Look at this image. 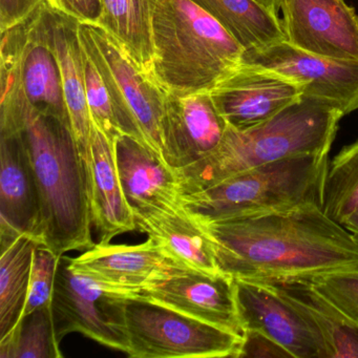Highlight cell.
Masks as SVG:
<instances>
[{
	"label": "cell",
	"instance_id": "obj_1",
	"mask_svg": "<svg viewBox=\"0 0 358 358\" xmlns=\"http://www.w3.org/2000/svg\"><path fill=\"white\" fill-rule=\"evenodd\" d=\"M198 224L234 280H314L358 267V245L318 204Z\"/></svg>",
	"mask_w": 358,
	"mask_h": 358
},
{
	"label": "cell",
	"instance_id": "obj_2",
	"mask_svg": "<svg viewBox=\"0 0 358 358\" xmlns=\"http://www.w3.org/2000/svg\"><path fill=\"white\" fill-rule=\"evenodd\" d=\"M20 133L41 202L43 246L62 255L95 246L89 175L70 123L26 103L0 106V135Z\"/></svg>",
	"mask_w": 358,
	"mask_h": 358
},
{
	"label": "cell",
	"instance_id": "obj_3",
	"mask_svg": "<svg viewBox=\"0 0 358 358\" xmlns=\"http://www.w3.org/2000/svg\"><path fill=\"white\" fill-rule=\"evenodd\" d=\"M341 110L303 96L267 122L247 131L228 127L220 145L190 166L176 171L180 196L284 159L329 155Z\"/></svg>",
	"mask_w": 358,
	"mask_h": 358
},
{
	"label": "cell",
	"instance_id": "obj_4",
	"mask_svg": "<svg viewBox=\"0 0 358 358\" xmlns=\"http://www.w3.org/2000/svg\"><path fill=\"white\" fill-rule=\"evenodd\" d=\"M152 78L167 94L209 92L242 62L245 50L192 0H157Z\"/></svg>",
	"mask_w": 358,
	"mask_h": 358
},
{
	"label": "cell",
	"instance_id": "obj_5",
	"mask_svg": "<svg viewBox=\"0 0 358 358\" xmlns=\"http://www.w3.org/2000/svg\"><path fill=\"white\" fill-rule=\"evenodd\" d=\"M328 155L284 159L180 196L182 209L196 223L286 210L306 204L322 207Z\"/></svg>",
	"mask_w": 358,
	"mask_h": 358
},
{
	"label": "cell",
	"instance_id": "obj_6",
	"mask_svg": "<svg viewBox=\"0 0 358 358\" xmlns=\"http://www.w3.org/2000/svg\"><path fill=\"white\" fill-rule=\"evenodd\" d=\"M112 306L131 358H238L242 335L161 303L114 294Z\"/></svg>",
	"mask_w": 358,
	"mask_h": 358
},
{
	"label": "cell",
	"instance_id": "obj_7",
	"mask_svg": "<svg viewBox=\"0 0 358 358\" xmlns=\"http://www.w3.org/2000/svg\"><path fill=\"white\" fill-rule=\"evenodd\" d=\"M79 37L108 87L121 134L136 138L163 159L166 92L101 27L79 22Z\"/></svg>",
	"mask_w": 358,
	"mask_h": 358
},
{
	"label": "cell",
	"instance_id": "obj_8",
	"mask_svg": "<svg viewBox=\"0 0 358 358\" xmlns=\"http://www.w3.org/2000/svg\"><path fill=\"white\" fill-rule=\"evenodd\" d=\"M1 103H26L70 123L62 72L48 38L43 3L1 31Z\"/></svg>",
	"mask_w": 358,
	"mask_h": 358
},
{
	"label": "cell",
	"instance_id": "obj_9",
	"mask_svg": "<svg viewBox=\"0 0 358 358\" xmlns=\"http://www.w3.org/2000/svg\"><path fill=\"white\" fill-rule=\"evenodd\" d=\"M114 293L93 278L73 270L72 257L62 255L52 297L56 341L81 333L96 343L129 353V341L112 307Z\"/></svg>",
	"mask_w": 358,
	"mask_h": 358
},
{
	"label": "cell",
	"instance_id": "obj_10",
	"mask_svg": "<svg viewBox=\"0 0 358 358\" xmlns=\"http://www.w3.org/2000/svg\"><path fill=\"white\" fill-rule=\"evenodd\" d=\"M242 62L288 77L301 85L303 96L330 104L343 116L358 110V60L313 55L282 41L245 52Z\"/></svg>",
	"mask_w": 358,
	"mask_h": 358
},
{
	"label": "cell",
	"instance_id": "obj_11",
	"mask_svg": "<svg viewBox=\"0 0 358 358\" xmlns=\"http://www.w3.org/2000/svg\"><path fill=\"white\" fill-rule=\"evenodd\" d=\"M228 127L247 131L303 97L301 85L259 64L241 62L209 91Z\"/></svg>",
	"mask_w": 358,
	"mask_h": 358
},
{
	"label": "cell",
	"instance_id": "obj_12",
	"mask_svg": "<svg viewBox=\"0 0 358 358\" xmlns=\"http://www.w3.org/2000/svg\"><path fill=\"white\" fill-rule=\"evenodd\" d=\"M286 41L313 55L358 60V15L345 0H280Z\"/></svg>",
	"mask_w": 358,
	"mask_h": 358
},
{
	"label": "cell",
	"instance_id": "obj_13",
	"mask_svg": "<svg viewBox=\"0 0 358 358\" xmlns=\"http://www.w3.org/2000/svg\"><path fill=\"white\" fill-rule=\"evenodd\" d=\"M72 268L121 296H131L158 280L190 269L148 238L138 245L99 242L78 257H72Z\"/></svg>",
	"mask_w": 358,
	"mask_h": 358
},
{
	"label": "cell",
	"instance_id": "obj_14",
	"mask_svg": "<svg viewBox=\"0 0 358 358\" xmlns=\"http://www.w3.org/2000/svg\"><path fill=\"white\" fill-rule=\"evenodd\" d=\"M134 297L161 303L176 311L242 335L234 280L224 273L184 269L138 291Z\"/></svg>",
	"mask_w": 358,
	"mask_h": 358
},
{
	"label": "cell",
	"instance_id": "obj_15",
	"mask_svg": "<svg viewBox=\"0 0 358 358\" xmlns=\"http://www.w3.org/2000/svg\"><path fill=\"white\" fill-rule=\"evenodd\" d=\"M234 284L243 331L269 337L292 358H327L320 335L270 285L249 280H234Z\"/></svg>",
	"mask_w": 358,
	"mask_h": 358
},
{
	"label": "cell",
	"instance_id": "obj_16",
	"mask_svg": "<svg viewBox=\"0 0 358 358\" xmlns=\"http://www.w3.org/2000/svg\"><path fill=\"white\" fill-rule=\"evenodd\" d=\"M227 127L209 92L167 94L163 160L175 171L190 166L220 145Z\"/></svg>",
	"mask_w": 358,
	"mask_h": 358
},
{
	"label": "cell",
	"instance_id": "obj_17",
	"mask_svg": "<svg viewBox=\"0 0 358 358\" xmlns=\"http://www.w3.org/2000/svg\"><path fill=\"white\" fill-rule=\"evenodd\" d=\"M41 202L20 133L0 135V249L22 234L39 242ZM41 243V242H39Z\"/></svg>",
	"mask_w": 358,
	"mask_h": 358
},
{
	"label": "cell",
	"instance_id": "obj_18",
	"mask_svg": "<svg viewBox=\"0 0 358 358\" xmlns=\"http://www.w3.org/2000/svg\"><path fill=\"white\" fill-rule=\"evenodd\" d=\"M48 38L62 72L64 98L75 141L90 175L92 119L85 96V53L79 37V22L43 3Z\"/></svg>",
	"mask_w": 358,
	"mask_h": 358
},
{
	"label": "cell",
	"instance_id": "obj_19",
	"mask_svg": "<svg viewBox=\"0 0 358 358\" xmlns=\"http://www.w3.org/2000/svg\"><path fill=\"white\" fill-rule=\"evenodd\" d=\"M119 179L134 213L180 205V185L176 171L136 138L115 139Z\"/></svg>",
	"mask_w": 358,
	"mask_h": 358
},
{
	"label": "cell",
	"instance_id": "obj_20",
	"mask_svg": "<svg viewBox=\"0 0 358 358\" xmlns=\"http://www.w3.org/2000/svg\"><path fill=\"white\" fill-rule=\"evenodd\" d=\"M89 184L92 222L100 243H110L119 234L137 229L135 213L119 179L115 141L93 122Z\"/></svg>",
	"mask_w": 358,
	"mask_h": 358
},
{
	"label": "cell",
	"instance_id": "obj_21",
	"mask_svg": "<svg viewBox=\"0 0 358 358\" xmlns=\"http://www.w3.org/2000/svg\"><path fill=\"white\" fill-rule=\"evenodd\" d=\"M136 226L165 253L182 265L206 272L222 273L206 234L181 205L135 213Z\"/></svg>",
	"mask_w": 358,
	"mask_h": 358
},
{
	"label": "cell",
	"instance_id": "obj_22",
	"mask_svg": "<svg viewBox=\"0 0 358 358\" xmlns=\"http://www.w3.org/2000/svg\"><path fill=\"white\" fill-rule=\"evenodd\" d=\"M301 314L320 335L327 358H358V330L322 296L312 280L264 282Z\"/></svg>",
	"mask_w": 358,
	"mask_h": 358
},
{
	"label": "cell",
	"instance_id": "obj_23",
	"mask_svg": "<svg viewBox=\"0 0 358 358\" xmlns=\"http://www.w3.org/2000/svg\"><path fill=\"white\" fill-rule=\"evenodd\" d=\"M100 3L98 26L112 35L138 66L152 78V20L157 0H100Z\"/></svg>",
	"mask_w": 358,
	"mask_h": 358
},
{
	"label": "cell",
	"instance_id": "obj_24",
	"mask_svg": "<svg viewBox=\"0 0 358 358\" xmlns=\"http://www.w3.org/2000/svg\"><path fill=\"white\" fill-rule=\"evenodd\" d=\"M219 22L245 52L286 41L278 15L255 0H192Z\"/></svg>",
	"mask_w": 358,
	"mask_h": 358
},
{
	"label": "cell",
	"instance_id": "obj_25",
	"mask_svg": "<svg viewBox=\"0 0 358 358\" xmlns=\"http://www.w3.org/2000/svg\"><path fill=\"white\" fill-rule=\"evenodd\" d=\"M36 238L22 234L1 249L0 255V339L20 322L30 288Z\"/></svg>",
	"mask_w": 358,
	"mask_h": 358
},
{
	"label": "cell",
	"instance_id": "obj_26",
	"mask_svg": "<svg viewBox=\"0 0 358 358\" xmlns=\"http://www.w3.org/2000/svg\"><path fill=\"white\" fill-rule=\"evenodd\" d=\"M50 306L24 316L5 338L0 339V358H62Z\"/></svg>",
	"mask_w": 358,
	"mask_h": 358
},
{
	"label": "cell",
	"instance_id": "obj_27",
	"mask_svg": "<svg viewBox=\"0 0 358 358\" xmlns=\"http://www.w3.org/2000/svg\"><path fill=\"white\" fill-rule=\"evenodd\" d=\"M322 209L343 225L358 209V140L345 146L329 164Z\"/></svg>",
	"mask_w": 358,
	"mask_h": 358
},
{
	"label": "cell",
	"instance_id": "obj_28",
	"mask_svg": "<svg viewBox=\"0 0 358 358\" xmlns=\"http://www.w3.org/2000/svg\"><path fill=\"white\" fill-rule=\"evenodd\" d=\"M83 53H85V96H87L92 122L99 127L110 140L115 141V139L122 134L117 123L114 106H113L108 87L93 60L85 53V50Z\"/></svg>",
	"mask_w": 358,
	"mask_h": 358
},
{
	"label": "cell",
	"instance_id": "obj_29",
	"mask_svg": "<svg viewBox=\"0 0 358 358\" xmlns=\"http://www.w3.org/2000/svg\"><path fill=\"white\" fill-rule=\"evenodd\" d=\"M59 259V255L47 247L37 246L33 259L28 299L22 318L35 310L51 306Z\"/></svg>",
	"mask_w": 358,
	"mask_h": 358
},
{
	"label": "cell",
	"instance_id": "obj_30",
	"mask_svg": "<svg viewBox=\"0 0 358 358\" xmlns=\"http://www.w3.org/2000/svg\"><path fill=\"white\" fill-rule=\"evenodd\" d=\"M316 289L350 324L358 318V267L314 278Z\"/></svg>",
	"mask_w": 358,
	"mask_h": 358
},
{
	"label": "cell",
	"instance_id": "obj_31",
	"mask_svg": "<svg viewBox=\"0 0 358 358\" xmlns=\"http://www.w3.org/2000/svg\"><path fill=\"white\" fill-rule=\"evenodd\" d=\"M243 357L289 358L292 356L269 337L255 331L246 330L243 333L242 349L238 355V358Z\"/></svg>",
	"mask_w": 358,
	"mask_h": 358
},
{
	"label": "cell",
	"instance_id": "obj_32",
	"mask_svg": "<svg viewBox=\"0 0 358 358\" xmlns=\"http://www.w3.org/2000/svg\"><path fill=\"white\" fill-rule=\"evenodd\" d=\"M54 9L83 24H99L101 15L100 0H45Z\"/></svg>",
	"mask_w": 358,
	"mask_h": 358
},
{
	"label": "cell",
	"instance_id": "obj_33",
	"mask_svg": "<svg viewBox=\"0 0 358 358\" xmlns=\"http://www.w3.org/2000/svg\"><path fill=\"white\" fill-rule=\"evenodd\" d=\"M45 0H0V30L22 22Z\"/></svg>",
	"mask_w": 358,
	"mask_h": 358
},
{
	"label": "cell",
	"instance_id": "obj_34",
	"mask_svg": "<svg viewBox=\"0 0 358 358\" xmlns=\"http://www.w3.org/2000/svg\"><path fill=\"white\" fill-rule=\"evenodd\" d=\"M343 227L350 232L352 238L355 241L356 244L358 245V209L354 211L343 224Z\"/></svg>",
	"mask_w": 358,
	"mask_h": 358
},
{
	"label": "cell",
	"instance_id": "obj_35",
	"mask_svg": "<svg viewBox=\"0 0 358 358\" xmlns=\"http://www.w3.org/2000/svg\"><path fill=\"white\" fill-rule=\"evenodd\" d=\"M255 1L275 15H278V12L280 11V0H255Z\"/></svg>",
	"mask_w": 358,
	"mask_h": 358
},
{
	"label": "cell",
	"instance_id": "obj_36",
	"mask_svg": "<svg viewBox=\"0 0 358 358\" xmlns=\"http://www.w3.org/2000/svg\"><path fill=\"white\" fill-rule=\"evenodd\" d=\"M352 326L355 327L356 329L358 330V318L357 320H354L353 322H352Z\"/></svg>",
	"mask_w": 358,
	"mask_h": 358
}]
</instances>
